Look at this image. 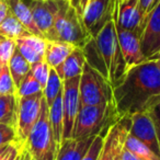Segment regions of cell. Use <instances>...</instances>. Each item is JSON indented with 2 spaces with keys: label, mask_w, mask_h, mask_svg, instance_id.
<instances>
[{
  "label": "cell",
  "mask_w": 160,
  "mask_h": 160,
  "mask_svg": "<svg viewBox=\"0 0 160 160\" xmlns=\"http://www.w3.org/2000/svg\"><path fill=\"white\" fill-rule=\"evenodd\" d=\"M113 104L118 118L145 110L152 98L160 94V68L156 58L129 68L112 88Z\"/></svg>",
  "instance_id": "cell-1"
},
{
  "label": "cell",
  "mask_w": 160,
  "mask_h": 160,
  "mask_svg": "<svg viewBox=\"0 0 160 160\" xmlns=\"http://www.w3.org/2000/svg\"><path fill=\"white\" fill-rule=\"evenodd\" d=\"M120 3L116 1L113 13L104 23L94 38V42L100 52L108 70V81L112 86H116L126 72L125 62L123 59L116 32V14Z\"/></svg>",
  "instance_id": "cell-2"
},
{
  "label": "cell",
  "mask_w": 160,
  "mask_h": 160,
  "mask_svg": "<svg viewBox=\"0 0 160 160\" xmlns=\"http://www.w3.org/2000/svg\"><path fill=\"white\" fill-rule=\"evenodd\" d=\"M118 118L113 103L80 105L71 138L81 139L91 136H104L103 132L109 131Z\"/></svg>",
  "instance_id": "cell-3"
},
{
  "label": "cell",
  "mask_w": 160,
  "mask_h": 160,
  "mask_svg": "<svg viewBox=\"0 0 160 160\" xmlns=\"http://www.w3.org/2000/svg\"><path fill=\"white\" fill-rule=\"evenodd\" d=\"M56 41L70 43L73 46L83 48L92 35L85 27L82 17L78 13L70 0L58 1V10L54 21Z\"/></svg>",
  "instance_id": "cell-4"
},
{
  "label": "cell",
  "mask_w": 160,
  "mask_h": 160,
  "mask_svg": "<svg viewBox=\"0 0 160 160\" xmlns=\"http://www.w3.org/2000/svg\"><path fill=\"white\" fill-rule=\"evenodd\" d=\"M24 148L33 160H55L56 158L57 145L49 121L48 105L44 98L42 99L38 120L28 137Z\"/></svg>",
  "instance_id": "cell-5"
},
{
  "label": "cell",
  "mask_w": 160,
  "mask_h": 160,
  "mask_svg": "<svg viewBox=\"0 0 160 160\" xmlns=\"http://www.w3.org/2000/svg\"><path fill=\"white\" fill-rule=\"evenodd\" d=\"M80 105L113 103L112 86L99 71L86 62L79 81Z\"/></svg>",
  "instance_id": "cell-6"
},
{
  "label": "cell",
  "mask_w": 160,
  "mask_h": 160,
  "mask_svg": "<svg viewBox=\"0 0 160 160\" xmlns=\"http://www.w3.org/2000/svg\"><path fill=\"white\" fill-rule=\"evenodd\" d=\"M17 99H18L16 123L17 146L24 148L28 137L40 116L43 91Z\"/></svg>",
  "instance_id": "cell-7"
},
{
  "label": "cell",
  "mask_w": 160,
  "mask_h": 160,
  "mask_svg": "<svg viewBox=\"0 0 160 160\" xmlns=\"http://www.w3.org/2000/svg\"><path fill=\"white\" fill-rule=\"evenodd\" d=\"M131 129V118H120L103 137V145L98 160H121L125 142Z\"/></svg>",
  "instance_id": "cell-8"
},
{
  "label": "cell",
  "mask_w": 160,
  "mask_h": 160,
  "mask_svg": "<svg viewBox=\"0 0 160 160\" xmlns=\"http://www.w3.org/2000/svg\"><path fill=\"white\" fill-rule=\"evenodd\" d=\"M79 81L80 76L66 79L62 82V114H64V133L62 140L71 138L73 125L80 108L79 98Z\"/></svg>",
  "instance_id": "cell-9"
},
{
  "label": "cell",
  "mask_w": 160,
  "mask_h": 160,
  "mask_svg": "<svg viewBox=\"0 0 160 160\" xmlns=\"http://www.w3.org/2000/svg\"><path fill=\"white\" fill-rule=\"evenodd\" d=\"M29 6L38 29L47 41H56L54 21L58 10V1L53 0H24Z\"/></svg>",
  "instance_id": "cell-10"
},
{
  "label": "cell",
  "mask_w": 160,
  "mask_h": 160,
  "mask_svg": "<svg viewBox=\"0 0 160 160\" xmlns=\"http://www.w3.org/2000/svg\"><path fill=\"white\" fill-rule=\"evenodd\" d=\"M140 47L146 59L160 52V1L145 18L140 32Z\"/></svg>",
  "instance_id": "cell-11"
},
{
  "label": "cell",
  "mask_w": 160,
  "mask_h": 160,
  "mask_svg": "<svg viewBox=\"0 0 160 160\" xmlns=\"http://www.w3.org/2000/svg\"><path fill=\"white\" fill-rule=\"evenodd\" d=\"M115 3V0H89L86 5L82 21L93 38L112 16Z\"/></svg>",
  "instance_id": "cell-12"
},
{
  "label": "cell",
  "mask_w": 160,
  "mask_h": 160,
  "mask_svg": "<svg viewBox=\"0 0 160 160\" xmlns=\"http://www.w3.org/2000/svg\"><path fill=\"white\" fill-rule=\"evenodd\" d=\"M116 32L120 48L122 52L123 59L125 62L126 71L129 68L145 62L146 57L144 56L140 47V35L138 32L131 31L121 28L116 23Z\"/></svg>",
  "instance_id": "cell-13"
},
{
  "label": "cell",
  "mask_w": 160,
  "mask_h": 160,
  "mask_svg": "<svg viewBox=\"0 0 160 160\" xmlns=\"http://www.w3.org/2000/svg\"><path fill=\"white\" fill-rule=\"evenodd\" d=\"M129 118H131L129 134L147 145L153 152L160 156V147L158 142L157 133L150 115L146 111H142L132 114L129 115Z\"/></svg>",
  "instance_id": "cell-14"
},
{
  "label": "cell",
  "mask_w": 160,
  "mask_h": 160,
  "mask_svg": "<svg viewBox=\"0 0 160 160\" xmlns=\"http://www.w3.org/2000/svg\"><path fill=\"white\" fill-rule=\"evenodd\" d=\"M116 23L121 28L131 31L142 32V16L139 11V0H124L118 6Z\"/></svg>",
  "instance_id": "cell-15"
},
{
  "label": "cell",
  "mask_w": 160,
  "mask_h": 160,
  "mask_svg": "<svg viewBox=\"0 0 160 160\" xmlns=\"http://www.w3.org/2000/svg\"><path fill=\"white\" fill-rule=\"evenodd\" d=\"M16 44L18 51L30 65L44 59L45 47H46V40L44 38L30 34L16 40Z\"/></svg>",
  "instance_id": "cell-16"
},
{
  "label": "cell",
  "mask_w": 160,
  "mask_h": 160,
  "mask_svg": "<svg viewBox=\"0 0 160 160\" xmlns=\"http://www.w3.org/2000/svg\"><path fill=\"white\" fill-rule=\"evenodd\" d=\"M96 136L75 139H64L56 153L55 160H82Z\"/></svg>",
  "instance_id": "cell-17"
},
{
  "label": "cell",
  "mask_w": 160,
  "mask_h": 160,
  "mask_svg": "<svg viewBox=\"0 0 160 160\" xmlns=\"http://www.w3.org/2000/svg\"><path fill=\"white\" fill-rule=\"evenodd\" d=\"M86 65V57L82 48L76 47L69 56L57 67L55 68L58 77L62 81L66 79H70L73 77H78L82 73L83 67Z\"/></svg>",
  "instance_id": "cell-18"
},
{
  "label": "cell",
  "mask_w": 160,
  "mask_h": 160,
  "mask_svg": "<svg viewBox=\"0 0 160 160\" xmlns=\"http://www.w3.org/2000/svg\"><path fill=\"white\" fill-rule=\"evenodd\" d=\"M76 48L70 43L62 42V41H47L45 47L44 60L48 64L51 68H57L69 54Z\"/></svg>",
  "instance_id": "cell-19"
},
{
  "label": "cell",
  "mask_w": 160,
  "mask_h": 160,
  "mask_svg": "<svg viewBox=\"0 0 160 160\" xmlns=\"http://www.w3.org/2000/svg\"><path fill=\"white\" fill-rule=\"evenodd\" d=\"M7 1L11 13L24 25L25 29L33 35L43 38L42 33L40 32V30L38 29L35 22H34L31 10H30L29 6L25 3L24 0H7Z\"/></svg>",
  "instance_id": "cell-20"
},
{
  "label": "cell",
  "mask_w": 160,
  "mask_h": 160,
  "mask_svg": "<svg viewBox=\"0 0 160 160\" xmlns=\"http://www.w3.org/2000/svg\"><path fill=\"white\" fill-rule=\"evenodd\" d=\"M48 111H49V121H51L54 138H55L56 145H57V150H58L62 142V133H64V114H62V91L58 93V96L53 101V103L48 107Z\"/></svg>",
  "instance_id": "cell-21"
},
{
  "label": "cell",
  "mask_w": 160,
  "mask_h": 160,
  "mask_svg": "<svg viewBox=\"0 0 160 160\" xmlns=\"http://www.w3.org/2000/svg\"><path fill=\"white\" fill-rule=\"evenodd\" d=\"M9 71L11 73L12 80H13L16 90L22 82V80L27 77V75L31 70V65L28 62V60L21 55V53L18 51V48L14 49L13 55L11 56L9 60Z\"/></svg>",
  "instance_id": "cell-22"
},
{
  "label": "cell",
  "mask_w": 160,
  "mask_h": 160,
  "mask_svg": "<svg viewBox=\"0 0 160 160\" xmlns=\"http://www.w3.org/2000/svg\"><path fill=\"white\" fill-rule=\"evenodd\" d=\"M17 107L16 94H0V123L13 126L16 129Z\"/></svg>",
  "instance_id": "cell-23"
},
{
  "label": "cell",
  "mask_w": 160,
  "mask_h": 160,
  "mask_svg": "<svg viewBox=\"0 0 160 160\" xmlns=\"http://www.w3.org/2000/svg\"><path fill=\"white\" fill-rule=\"evenodd\" d=\"M30 34L31 33L25 29L24 25L9 10V13L0 24V35L12 38V40H18V38L30 35Z\"/></svg>",
  "instance_id": "cell-24"
},
{
  "label": "cell",
  "mask_w": 160,
  "mask_h": 160,
  "mask_svg": "<svg viewBox=\"0 0 160 160\" xmlns=\"http://www.w3.org/2000/svg\"><path fill=\"white\" fill-rule=\"evenodd\" d=\"M125 148L136 155L142 160H160V156H158L156 152H153L147 145H145L142 142L134 137L133 135L128 134L125 142Z\"/></svg>",
  "instance_id": "cell-25"
},
{
  "label": "cell",
  "mask_w": 160,
  "mask_h": 160,
  "mask_svg": "<svg viewBox=\"0 0 160 160\" xmlns=\"http://www.w3.org/2000/svg\"><path fill=\"white\" fill-rule=\"evenodd\" d=\"M62 80H60V78L58 77L55 69L51 68L46 86L43 89V98L46 101L48 107L53 103V101L56 99L58 93L62 91Z\"/></svg>",
  "instance_id": "cell-26"
},
{
  "label": "cell",
  "mask_w": 160,
  "mask_h": 160,
  "mask_svg": "<svg viewBox=\"0 0 160 160\" xmlns=\"http://www.w3.org/2000/svg\"><path fill=\"white\" fill-rule=\"evenodd\" d=\"M42 91V86L40 85V82L35 79V77L32 75L31 70H30V72L22 80V82L20 83L18 89L16 90V97L17 98H21V97L32 96V94L38 93V92Z\"/></svg>",
  "instance_id": "cell-27"
},
{
  "label": "cell",
  "mask_w": 160,
  "mask_h": 160,
  "mask_svg": "<svg viewBox=\"0 0 160 160\" xmlns=\"http://www.w3.org/2000/svg\"><path fill=\"white\" fill-rule=\"evenodd\" d=\"M144 111H146L150 115L151 120H152L156 133H157L158 142H159L160 147V94L159 96H156L155 98H152L149 101Z\"/></svg>",
  "instance_id": "cell-28"
},
{
  "label": "cell",
  "mask_w": 160,
  "mask_h": 160,
  "mask_svg": "<svg viewBox=\"0 0 160 160\" xmlns=\"http://www.w3.org/2000/svg\"><path fill=\"white\" fill-rule=\"evenodd\" d=\"M16 48V40L0 35V66H6L9 64V60Z\"/></svg>",
  "instance_id": "cell-29"
},
{
  "label": "cell",
  "mask_w": 160,
  "mask_h": 160,
  "mask_svg": "<svg viewBox=\"0 0 160 160\" xmlns=\"http://www.w3.org/2000/svg\"><path fill=\"white\" fill-rule=\"evenodd\" d=\"M0 94H16V87L8 65L0 66Z\"/></svg>",
  "instance_id": "cell-30"
},
{
  "label": "cell",
  "mask_w": 160,
  "mask_h": 160,
  "mask_svg": "<svg viewBox=\"0 0 160 160\" xmlns=\"http://www.w3.org/2000/svg\"><path fill=\"white\" fill-rule=\"evenodd\" d=\"M49 71H51V67L48 66V64L44 59L31 65V73L35 77V79L38 80V82H40V85L42 86L43 89L46 86L47 79H48V76H49Z\"/></svg>",
  "instance_id": "cell-31"
},
{
  "label": "cell",
  "mask_w": 160,
  "mask_h": 160,
  "mask_svg": "<svg viewBox=\"0 0 160 160\" xmlns=\"http://www.w3.org/2000/svg\"><path fill=\"white\" fill-rule=\"evenodd\" d=\"M17 145V134L13 126L0 123V147L6 145Z\"/></svg>",
  "instance_id": "cell-32"
},
{
  "label": "cell",
  "mask_w": 160,
  "mask_h": 160,
  "mask_svg": "<svg viewBox=\"0 0 160 160\" xmlns=\"http://www.w3.org/2000/svg\"><path fill=\"white\" fill-rule=\"evenodd\" d=\"M103 137L104 136H101V135H98L94 137L91 146L88 149L87 153L82 158V160H98L99 153H100L101 148H102V145H103Z\"/></svg>",
  "instance_id": "cell-33"
},
{
  "label": "cell",
  "mask_w": 160,
  "mask_h": 160,
  "mask_svg": "<svg viewBox=\"0 0 160 160\" xmlns=\"http://www.w3.org/2000/svg\"><path fill=\"white\" fill-rule=\"evenodd\" d=\"M9 13V6L7 0H0V24Z\"/></svg>",
  "instance_id": "cell-34"
},
{
  "label": "cell",
  "mask_w": 160,
  "mask_h": 160,
  "mask_svg": "<svg viewBox=\"0 0 160 160\" xmlns=\"http://www.w3.org/2000/svg\"><path fill=\"white\" fill-rule=\"evenodd\" d=\"M121 160H142L140 158H138L136 155H134L132 151H129L128 149H126L124 147L122 151V155H121Z\"/></svg>",
  "instance_id": "cell-35"
},
{
  "label": "cell",
  "mask_w": 160,
  "mask_h": 160,
  "mask_svg": "<svg viewBox=\"0 0 160 160\" xmlns=\"http://www.w3.org/2000/svg\"><path fill=\"white\" fill-rule=\"evenodd\" d=\"M29 158H30L29 151H28L25 148H22L20 150V152H19V155L16 160H29Z\"/></svg>",
  "instance_id": "cell-36"
},
{
  "label": "cell",
  "mask_w": 160,
  "mask_h": 160,
  "mask_svg": "<svg viewBox=\"0 0 160 160\" xmlns=\"http://www.w3.org/2000/svg\"><path fill=\"white\" fill-rule=\"evenodd\" d=\"M12 144L10 145H6V146L0 147V160H2L5 158V156L8 153V151L10 150V147H11Z\"/></svg>",
  "instance_id": "cell-37"
},
{
  "label": "cell",
  "mask_w": 160,
  "mask_h": 160,
  "mask_svg": "<svg viewBox=\"0 0 160 160\" xmlns=\"http://www.w3.org/2000/svg\"><path fill=\"white\" fill-rule=\"evenodd\" d=\"M150 58H156L157 59V62H158V65H159V68H160V52L158 54H156L155 56H152V57H150Z\"/></svg>",
  "instance_id": "cell-38"
},
{
  "label": "cell",
  "mask_w": 160,
  "mask_h": 160,
  "mask_svg": "<svg viewBox=\"0 0 160 160\" xmlns=\"http://www.w3.org/2000/svg\"><path fill=\"white\" fill-rule=\"evenodd\" d=\"M159 1H160V0H153V2H152V6H151V9H152V8L155 7V6L157 5V3L159 2ZM150 11H151V10H150Z\"/></svg>",
  "instance_id": "cell-39"
},
{
  "label": "cell",
  "mask_w": 160,
  "mask_h": 160,
  "mask_svg": "<svg viewBox=\"0 0 160 160\" xmlns=\"http://www.w3.org/2000/svg\"><path fill=\"white\" fill-rule=\"evenodd\" d=\"M115 1H118V3H120V5H121V3H122L123 1H124V0H115Z\"/></svg>",
  "instance_id": "cell-40"
},
{
  "label": "cell",
  "mask_w": 160,
  "mask_h": 160,
  "mask_svg": "<svg viewBox=\"0 0 160 160\" xmlns=\"http://www.w3.org/2000/svg\"><path fill=\"white\" fill-rule=\"evenodd\" d=\"M53 1H62V0H53Z\"/></svg>",
  "instance_id": "cell-41"
},
{
  "label": "cell",
  "mask_w": 160,
  "mask_h": 160,
  "mask_svg": "<svg viewBox=\"0 0 160 160\" xmlns=\"http://www.w3.org/2000/svg\"><path fill=\"white\" fill-rule=\"evenodd\" d=\"M29 160H33V159H32V158H31V156H30V158H29Z\"/></svg>",
  "instance_id": "cell-42"
}]
</instances>
